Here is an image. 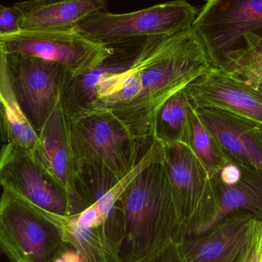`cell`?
Here are the masks:
<instances>
[{
    "label": "cell",
    "instance_id": "cell-1",
    "mask_svg": "<svg viewBox=\"0 0 262 262\" xmlns=\"http://www.w3.org/2000/svg\"><path fill=\"white\" fill-rule=\"evenodd\" d=\"M212 67L192 28L145 38L127 69L103 76L95 105L115 115L142 144L154 137L163 104Z\"/></svg>",
    "mask_w": 262,
    "mask_h": 262
},
{
    "label": "cell",
    "instance_id": "cell-2",
    "mask_svg": "<svg viewBox=\"0 0 262 262\" xmlns=\"http://www.w3.org/2000/svg\"><path fill=\"white\" fill-rule=\"evenodd\" d=\"M124 218L121 262L147 256L168 243L187 238L163 158L143 168L119 198Z\"/></svg>",
    "mask_w": 262,
    "mask_h": 262
},
{
    "label": "cell",
    "instance_id": "cell-3",
    "mask_svg": "<svg viewBox=\"0 0 262 262\" xmlns=\"http://www.w3.org/2000/svg\"><path fill=\"white\" fill-rule=\"evenodd\" d=\"M67 118L78 166L97 163L121 180L141 159L145 152H141V143L107 109L93 108Z\"/></svg>",
    "mask_w": 262,
    "mask_h": 262
},
{
    "label": "cell",
    "instance_id": "cell-4",
    "mask_svg": "<svg viewBox=\"0 0 262 262\" xmlns=\"http://www.w3.org/2000/svg\"><path fill=\"white\" fill-rule=\"evenodd\" d=\"M197 12L187 1L177 0L125 13L100 11L84 18L76 28L90 39L113 46L189 30Z\"/></svg>",
    "mask_w": 262,
    "mask_h": 262
},
{
    "label": "cell",
    "instance_id": "cell-5",
    "mask_svg": "<svg viewBox=\"0 0 262 262\" xmlns=\"http://www.w3.org/2000/svg\"><path fill=\"white\" fill-rule=\"evenodd\" d=\"M114 46L97 43L75 27L20 29L0 34V52L21 54L61 65L75 77L104 63L115 53Z\"/></svg>",
    "mask_w": 262,
    "mask_h": 262
},
{
    "label": "cell",
    "instance_id": "cell-6",
    "mask_svg": "<svg viewBox=\"0 0 262 262\" xmlns=\"http://www.w3.org/2000/svg\"><path fill=\"white\" fill-rule=\"evenodd\" d=\"M163 163L186 236H197L216 210L212 177L186 145H163Z\"/></svg>",
    "mask_w": 262,
    "mask_h": 262
},
{
    "label": "cell",
    "instance_id": "cell-7",
    "mask_svg": "<svg viewBox=\"0 0 262 262\" xmlns=\"http://www.w3.org/2000/svg\"><path fill=\"white\" fill-rule=\"evenodd\" d=\"M212 67L224 69L248 32L262 31V0H209L192 25Z\"/></svg>",
    "mask_w": 262,
    "mask_h": 262
},
{
    "label": "cell",
    "instance_id": "cell-8",
    "mask_svg": "<svg viewBox=\"0 0 262 262\" xmlns=\"http://www.w3.org/2000/svg\"><path fill=\"white\" fill-rule=\"evenodd\" d=\"M59 231L27 201L7 189L0 198V249L10 262H50Z\"/></svg>",
    "mask_w": 262,
    "mask_h": 262
},
{
    "label": "cell",
    "instance_id": "cell-9",
    "mask_svg": "<svg viewBox=\"0 0 262 262\" xmlns=\"http://www.w3.org/2000/svg\"><path fill=\"white\" fill-rule=\"evenodd\" d=\"M12 90L37 132L61 100L69 72L61 65L21 54H5Z\"/></svg>",
    "mask_w": 262,
    "mask_h": 262
},
{
    "label": "cell",
    "instance_id": "cell-10",
    "mask_svg": "<svg viewBox=\"0 0 262 262\" xmlns=\"http://www.w3.org/2000/svg\"><path fill=\"white\" fill-rule=\"evenodd\" d=\"M0 186L46 212L71 215L67 195L32 151L3 145L0 149Z\"/></svg>",
    "mask_w": 262,
    "mask_h": 262
},
{
    "label": "cell",
    "instance_id": "cell-11",
    "mask_svg": "<svg viewBox=\"0 0 262 262\" xmlns=\"http://www.w3.org/2000/svg\"><path fill=\"white\" fill-rule=\"evenodd\" d=\"M29 204L61 235V244L50 262H121V247L109 236L107 220L96 206L76 215H59Z\"/></svg>",
    "mask_w": 262,
    "mask_h": 262
},
{
    "label": "cell",
    "instance_id": "cell-12",
    "mask_svg": "<svg viewBox=\"0 0 262 262\" xmlns=\"http://www.w3.org/2000/svg\"><path fill=\"white\" fill-rule=\"evenodd\" d=\"M38 146L33 152L67 195L70 215L90 207L92 205L78 176V166L69 136V122L61 100L38 132Z\"/></svg>",
    "mask_w": 262,
    "mask_h": 262
},
{
    "label": "cell",
    "instance_id": "cell-13",
    "mask_svg": "<svg viewBox=\"0 0 262 262\" xmlns=\"http://www.w3.org/2000/svg\"><path fill=\"white\" fill-rule=\"evenodd\" d=\"M255 215L237 212L208 233L180 244L186 262H241L260 223Z\"/></svg>",
    "mask_w": 262,
    "mask_h": 262
},
{
    "label": "cell",
    "instance_id": "cell-14",
    "mask_svg": "<svg viewBox=\"0 0 262 262\" xmlns=\"http://www.w3.org/2000/svg\"><path fill=\"white\" fill-rule=\"evenodd\" d=\"M195 108L232 112L262 125V95L228 72L212 67L185 89Z\"/></svg>",
    "mask_w": 262,
    "mask_h": 262
},
{
    "label": "cell",
    "instance_id": "cell-15",
    "mask_svg": "<svg viewBox=\"0 0 262 262\" xmlns=\"http://www.w3.org/2000/svg\"><path fill=\"white\" fill-rule=\"evenodd\" d=\"M195 111L228 161L262 171V125L221 109Z\"/></svg>",
    "mask_w": 262,
    "mask_h": 262
},
{
    "label": "cell",
    "instance_id": "cell-16",
    "mask_svg": "<svg viewBox=\"0 0 262 262\" xmlns=\"http://www.w3.org/2000/svg\"><path fill=\"white\" fill-rule=\"evenodd\" d=\"M211 177L216 191V210L195 237L208 233L234 212H248L262 221V171L228 161Z\"/></svg>",
    "mask_w": 262,
    "mask_h": 262
},
{
    "label": "cell",
    "instance_id": "cell-17",
    "mask_svg": "<svg viewBox=\"0 0 262 262\" xmlns=\"http://www.w3.org/2000/svg\"><path fill=\"white\" fill-rule=\"evenodd\" d=\"M23 15L21 29L75 27L89 15L105 9L104 0H32L15 3Z\"/></svg>",
    "mask_w": 262,
    "mask_h": 262
},
{
    "label": "cell",
    "instance_id": "cell-18",
    "mask_svg": "<svg viewBox=\"0 0 262 262\" xmlns=\"http://www.w3.org/2000/svg\"><path fill=\"white\" fill-rule=\"evenodd\" d=\"M115 51L104 63L89 72L73 77L68 74L61 95V105L67 116L93 108L96 101L97 88L101 78L110 72L128 67L135 55Z\"/></svg>",
    "mask_w": 262,
    "mask_h": 262
},
{
    "label": "cell",
    "instance_id": "cell-19",
    "mask_svg": "<svg viewBox=\"0 0 262 262\" xmlns=\"http://www.w3.org/2000/svg\"><path fill=\"white\" fill-rule=\"evenodd\" d=\"M38 132L21 111L12 90L6 55L0 52V141L35 152Z\"/></svg>",
    "mask_w": 262,
    "mask_h": 262
},
{
    "label": "cell",
    "instance_id": "cell-20",
    "mask_svg": "<svg viewBox=\"0 0 262 262\" xmlns=\"http://www.w3.org/2000/svg\"><path fill=\"white\" fill-rule=\"evenodd\" d=\"M192 109L193 106L185 89L172 95L156 116L152 138L165 146L183 144L189 146Z\"/></svg>",
    "mask_w": 262,
    "mask_h": 262
},
{
    "label": "cell",
    "instance_id": "cell-21",
    "mask_svg": "<svg viewBox=\"0 0 262 262\" xmlns=\"http://www.w3.org/2000/svg\"><path fill=\"white\" fill-rule=\"evenodd\" d=\"M189 147L210 175L228 163L215 138L200 121L194 106L190 117Z\"/></svg>",
    "mask_w": 262,
    "mask_h": 262
},
{
    "label": "cell",
    "instance_id": "cell-22",
    "mask_svg": "<svg viewBox=\"0 0 262 262\" xmlns=\"http://www.w3.org/2000/svg\"><path fill=\"white\" fill-rule=\"evenodd\" d=\"M260 64H262V33L248 32L243 36V47L229 55L227 66L223 70L230 72Z\"/></svg>",
    "mask_w": 262,
    "mask_h": 262
},
{
    "label": "cell",
    "instance_id": "cell-23",
    "mask_svg": "<svg viewBox=\"0 0 262 262\" xmlns=\"http://www.w3.org/2000/svg\"><path fill=\"white\" fill-rule=\"evenodd\" d=\"M132 262H186L180 244L172 243L149 254L144 258Z\"/></svg>",
    "mask_w": 262,
    "mask_h": 262
},
{
    "label": "cell",
    "instance_id": "cell-24",
    "mask_svg": "<svg viewBox=\"0 0 262 262\" xmlns=\"http://www.w3.org/2000/svg\"><path fill=\"white\" fill-rule=\"evenodd\" d=\"M23 15L13 5L10 7L0 5V34H9L20 30Z\"/></svg>",
    "mask_w": 262,
    "mask_h": 262
},
{
    "label": "cell",
    "instance_id": "cell-25",
    "mask_svg": "<svg viewBox=\"0 0 262 262\" xmlns=\"http://www.w3.org/2000/svg\"><path fill=\"white\" fill-rule=\"evenodd\" d=\"M228 73L245 83H262V64L241 68Z\"/></svg>",
    "mask_w": 262,
    "mask_h": 262
},
{
    "label": "cell",
    "instance_id": "cell-26",
    "mask_svg": "<svg viewBox=\"0 0 262 262\" xmlns=\"http://www.w3.org/2000/svg\"><path fill=\"white\" fill-rule=\"evenodd\" d=\"M242 262H262V221L254 234Z\"/></svg>",
    "mask_w": 262,
    "mask_h": 262
},
{
    "label": "cell",
    "instance_id": "cell-27",
    "mask_svg": "<svg viewBox=\"0 0 262 262\" xmlns=\"http://www.w3.org/2000/svg\"><path fill=\"white\" fill-rule=\"evenodd\" d=\"M246 84L249 85L250 87L252 89L256 90L257 92H259L262 95V83H246Z\"/></svg>",
    "mask_w": 262,
    "mask_h": 262
},
{
    "label": "cell",
    "instance_id": "cell-28",
    "mask_svg": "<svg viewBox=\"0 0 262 262\" xmlns=\"http://www.w3.org/2000/svg\"><path fill=\"white\" fill-rule=\"evenodd\" d=\"M0 142H1V141H0Z\"/></svg>",
    "mask_w": 262,
    "mask_h": 262
}]
</instances>
